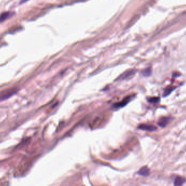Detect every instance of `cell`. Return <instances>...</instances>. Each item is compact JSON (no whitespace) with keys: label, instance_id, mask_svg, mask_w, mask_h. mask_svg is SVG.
<instances>
[{"label":"cell","instance_id":"obj_1","mask_svg":"<svg viewBox=\"0 0 186 186\" xmlns=\"http://www.w3.org/2000/svg\"><path fill=\"white\" fill-rule=\"evenodd\" d=\"M17 92V89L15 87H11L10 89H4L0 92V102L6 100L11 97Z\"/></svg>","mask_w":186,"mask_h":186},{"label":"cell","instance_id":"obj_2","mask_svg":"<svg viewBox=\"0 0 186 186\" xmlns=\"http://www.w3.org/2000/svg\"><path fill=\"white\" fill-rule=\"evenodd\" d=\"M138 128L141 130H147V131H155L157 130V127L155 126L151 125V124H142L138 126Z\"/></svg>","mask_w":186,"mask_h":186},{"label":"cell","instance_id":"obj_3","mask_svg":"<svg viewBox=\"0 0 186 186\" xmlns=\"http://www.w3.org/2000/svg\"><path fill=\"white\" fill-rule=\"evenodd\" d=\"M170 121V117H165V116L162 117L159 119L158 122V124L161 127L164 128L167 126L168 124L169 123Z\"/></svg>","mask_w":186,"mask_h":186},{"label":"cell","instance_id":"obj_4","mask_svg":"<svg viewBox=\"0 0 186 186\" xmlns=\"http://www.w3.org/2000/svg\"><path fill=\"white\" fill-rule=\"evenodd\" d=\"M14 15V13L11 11H6L2 13L0 15V22H2L6 21L7 19L10 18Z\"/></svg>","mask_w":186,"mask_h":186},{"label":"cell","instance_id":"obj_5","mask_svg":"<svg viewBox=\"0 0 186 186\" xmlns=\"http://www.w3.org/2000/svg\"><path fill=\"white\" fill-rule=\"evenodd\" d=\"M134 73H135V71L134 70L127 71L119 77L118 78V80H124L125 79L128 78L130 77H131L133 75H134Z\"/></svg>","mask_w":186,"mask_h":186},{"label":"cell","instance_id":"obj_6","mask_svg":"<svg viewBox=\"0 0 186 186\" xmlns=\"http://www.w3.org/2000/svg\"><path fill=\"white\" fill-rule=\"evenodd\" d=\"M186 182V179L182 177L177 176L176 177L174 180V185L176 186H182L184 183Z\"/></svg>","mask_w":186,"mask_h":186},{"label":"cell","instance_id":"obj_7","mask_svg":"<svg viewBox=\"0 0 186 186\" xmlns=\"http://www.w3.org/2000/svg\"><path fill=\"white\" fill-rule=\"evenodd\" d=\"M138 174L141 176H148L150 174V169L149 167L146 166L141 167L138 171Z\"/></svg>","mask_w":186,"mask_h":186},{"label":"cell","instance_id":"obj_8","mask_svg":"<svg viewBox=\"0 0 186 186\" xmlns=\"http://www.w3.org/2000/svg\"><path fill=\"white\" fill-rule=\"evenodd\" d=\"M131 98L130 97H127L126 98H125L124 100L121 101V102L115 104L114 105V108H121V107H123L125 106L131 101Z\"/></svg>","mask_w":186,"mask_h":186},{"label":"cell","instance_id":"obj_9","mask_svg":"<svg viewBox=\"0 0 186 186\" xmlns=\"http://www.w3.org/2000/svg\"><path fill=\"white\" fill-rule=\"evenodd\" d=\"M176 89V87H172V86H168L167 88H165L164 91L163 95V97H167L170 93L174 91V89Z\"/></svg>","mask_w":186,"mask_h":186},{"label":"cell","instance_id":"obj_10","mask_svg":"<svg viewBox=\"0 0 186 186\" xmlns=\"http://www.w3.org/2000/svg\"><path fill=\"white\" fill-rule=\"evenodd\" d=\"M148 101L150 103H157L160 101V98L159 97H153L149 98Z\"/></svg>","mask_w":186,"mask_h":186},{"label":"cell","instance_id":"obj_11","mask_svg":"<svg viewBox=\"0 0 186 186\" xmlns=\"http://www.w3.org/2000/svg\"><path fill=\"white\" fill-rule=\"evenodd\" d=\"M142 74L144 77H149L151 74V68H147L142 72Z\"/></svg>","mask_w":186,"mask_h":186},{"label":"cell","instance_id":"obj_12","mask_svg":"<svg viewBox=\"0 0 186 186\" xmlns=\"http://www.w3.org/2000/svg\"><path fill=\"white\" fill-rule=\"evenodd\" d=\"M27 0H22V1L21 2V4H23V3H24V2H25L26 1H27Z\"/></svg>","mask_w":186,"mask_h":186}]
</instances>
